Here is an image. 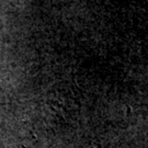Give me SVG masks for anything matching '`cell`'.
I'll return each instance as SVG.
<instances>
[{"mask_svg": "<svg viewBox=\"0 0 148 148\" xmlns=\"http://www.w3.org/2000/svg\"><path fill=\"white\" fill-rule=\"evenodd\" d=\"M91 148H95V147H91Z\"/></svg>", "mask_w": 148, "mask_h": 148, "instance_id": "cell-1", "label": "cell"}]
</instances>
